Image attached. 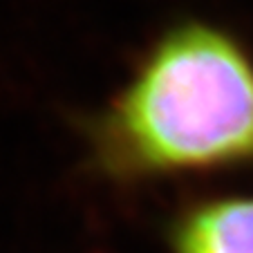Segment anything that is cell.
Wrapping results in <instances>:
<instances>
[{"instance_id": "6da1fadb", "label": "cell", "mask_w": 253, "mask_h": 253, "mask_svg": "<svg viewBox=\"0 0 253 253\" xmlns=\"http://www.w3.org/2000/svg\"><path fill=\"white\" fill-rule=\"evenodd\" d=\"M92 153L115 177L253 164L251 56L220 27L175 25L94 119Z\"/></svg>"}, {"instance_id": "7a4b0ae2", "label": "cell", "mask_w": 253, "mask_h": 253, "mask_svg": "<svg viewBox=\"0 0 253 253\" xmlns=\"http://www.w3.org/2000/svg\"><path fill=\"white\" fill-rule=\"evenodd\" d=\"M172 253H253V197L195 204L175 222Z\"/></svg>"}]
</instances>
